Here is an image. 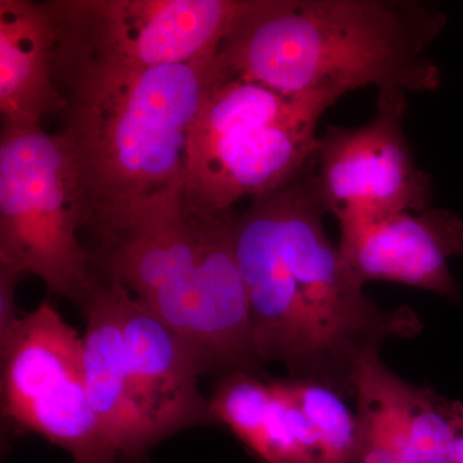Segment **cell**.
I'll use <instances>...</instances> for the list:
<instances>
[{"label":"cell","instance_id":"cell-1","mask_svg":"<svg viewBox=\"0 0 463 463\" xmlns=\"http://www.w3.org/2000/svg\"><path fill=\"white\" fill-rule=\"evenodd\" d=\"M56 33L58 134L78 175L83 227L102 240L183 196L188 136L214 79L215 56L139 67L94 50L57 24Z\"/></svg>","mask_w":463,"mask_h":463},{"label":"cell","instance_id":"cell-2","mask_svg":"<svg viewBox=\"0 0 463 463\" xmlns=\"http://www.w3.org/2000/svg\"><path fill=\"white\" fill-rule=\"evenodd\" d=\"M447 20L422 0H259L218 48L214 69L288 96L430 93L443 74L429 50Z\"/></svg>","mask_w":463,"mask_h":463},{"label":"cell","instance_id":"cell-3","mask_svg":"<svg viewBox=\"0 0 463 463\" xmlns=\"http://www.w3.org/2000/svg\"><path fill=\"white\" fill-rule=\"evenodd\" d=\"M336 94H288L214 75L190 130L183 199L192 214L233 212L285 187L315 164L322 115Z\"/></svg>","mask_w":463,"mask_h":463},{"label":"cell","instance_id":"cell-4","mask_svg":"<svg viewBox=\"0 0 463 463\" xmlns=\"http://www.w3.org/2000/svg\"><path fill=\"white\" fill-rule=\"evenodd\" d=\"M83 225V197L62 137L2 121L0 265L38 277L52 294L81 307L99 279L93 252L78 237Z\"/></svg>","mask_w":463,"mask_h":463},{"label":"cell","instance_id":"cell-5","mask_svg":"<svg viewBox=\"0 0 463 463\" xmlns=\"http://www.w3.org/2000/svg\"><path fill=\"white\" fill-rule=\"evenodd\" d=\"M315 166L316 163L268 197L282 257L321 350L330 389L352 398L362 359L380 352L386 340L417 336L423 325L410 307L385 309L350 281L339 248L325 227L328 213L317 185Z\"/></svg>","mask_w":463,"mask_h":463},{"label":"cell","instance_id":"cell-6","mask_svg":"<svg viewBox=\"0 0 463 463\" xmlns=\"http://www.w3.org/2000/svg\"><path fill=\"white\" fill-rule=\"evenodd\" d=\"M2 355V412L62 448L74 463H120L85 385L83 336L50 301L18 322Z\"/></svg>","mask_w":463,"mask_h":463},{"label":"cell","instance_id":"cell-7","mask_svg":"<svg viewBox=\"0 0 463 463\" xmlns=\"http://www.w3.org/2000/svg\"><path fill=\"white\" fill-rule=\"evenodd\" d=\"M407 93L381 90L368 123L328 125L319 136L315 175L328 214L340 225L373 223L430 209L434 184L416 164L404 133Z\"/></svg>","mask_w":463,"mask_h":463},{"label":"cell","instance_id":"cell-8","mask_svg":"<svg viewBox=\"0 0 463 463\" xmlns=\"http://www.w3.org/2000/svg\"><path fill=\"white\" fill-rule=\"evenodd\" d=\"M57 26L130 65H183L215 56L259 0H52Z\"/></svg>","mask_w":463,"mask_h":463},{"label":"cell","instance_id":"cell-9","mask_svg":"<svg viewBox=\"0 0 463 463\" xmlns=\"http://www.w3.org/2000/svg\"><path fill=\"white\" fill-rule=\"evenodd\" d=\"M236 219L234 212L222 215L199 260L142 300L187 344L203 374L254 373L260 364L237 260Z\"/></svg>","mask_w":463,"mask_h":463},{"label":"cell","instance_id":"cell-10","mask_svg":"<svg viewBox=\"0 0 463 463\" xmlns=\"http://www.w3.org/2000/svg\"><path fill=\"white\" fill-rule=\"evenodd\" d=\"M236 254L260 364H281L291 380L330 388L327 368L279 246L269 197L251 200L236 219Z\"/></svg>","mask_w":463,"mask_h":463},{"label":"cell","instance_id":"cell-11","mask_svg":"<svg viewBox=\"0 0 463 463\" xmlns=\"http://www.w3.org/2000/svg\"><path fill=\"white\" fill-rule=\"evenodd\" d=\"M341 263L350 281H386L459 298L449 260L463 255V219L446 209L403 213L373 223L340 225Z\"/></svg>","mask_w":463,"mask_h":463},{"label":"cell","instance_id":"cell-12","mask_svg":"<svg viewBox=\"0 0 463 463\" xmlns=\"http://www.w3.org/2000/svg\"><path fill=\"white\" fill-rule=\"evenodd\" d=\"M120 310L134 394L158 443L184 429L214 422L199 389L203 368L187 344L121 285Z\"/></svg>","mask_w":463,"mask_h":463},{"label":"cell","instance_id":"cell-13","mask_svg":"<svg viewBox=\"0 0 463 463\" xmlns=\"http://www.w3.org/2000/svg\"><path fill=\"white\" fill-rule=\"evenodd\" d=\"M83 361L91 410L120 463H143L158 443L134 394L121 328L120 285L99 277L80 307Z\"/></svg>","mask_w":463,"mask_h":463},{"label":"cell","instance_id":"cell-14","mask_svg":"<svg viewBox=\"0 0 463 463\" xmlns=\"http://www.w3.org/2000/svg\"><path fill=\"white\" fill-rule=\"evenodd\" d=\"M56 24L48 2L0 0V111L2 121L41 125L60 115L53 81Z\"/></svg>","mask_w":463,"mask_h":463},{"label":"cell","instance_id":"cell-15","mask_svg":"<svg viewBox=\"0 0 463 463\" xmlns=\"http://www.w3.org/2000/svg\"><path fill=\"white\" fill-rule=\"evenodd\" d=\"M402 377L380 352L365 355L354 376L358 447L353 463H407Z\"/></svg>","mask_w":463,"mask_h":463},{"label":"cell","instance_id":"cell-16","mask_svg":"<svg viewBox=\"0 0 463 463\" xmlns=\"http://www.w3.org/2000/svg\"><path fill=\"white\" fill-rule=\"evenodd\" d=\"M407 463H456V438L447 413V399L429 386L402 379Z\"/></svg>","mask_w":463,"mask_h":463},{"label":"cell","instance_id":"cell-17","mask_svg":"<svg viewBox=\"0 0 463 463\" xmlns=\"http://www.w3.org/2000/svg\"><path fill=\"white\" fill-rule=\"evenodd\" d=\"M318 440V462L353 463L358 447V419L334 390L307 380L286 381Z\"/></svg>","mask_w":463,"mask_h":463},{"label":"cell","instance_id":"cell-18","mask_svg":"<svg viewBox=\"0 0 463 463\" xmlns=\"http://www.w3.org/2000/svg\"><path fill=\"white\" fill-rule=\"evenodd\" d=\"M270 401V383L252 373L240 371L225 374L209 404L215 421L223 422L259 456L263 449Z\"/></svg>","mask_w":463,"mask_h":463},{"label":"cell","instance_id":"cell-19","mask_svg":"<svg viewBox=\"0 0 463 463\" xmlns=\"http://www.w3.org/2000/svg\"><path fill=\"white\" fill-rule=\"evenodd\" d=\"M270 383L272 401L260 457L267 463H317L318 440L286 381Z\"/></svg>","mask_w":463,"mask_h":463},{"label":"cell","instance_id":"cell-20","mask_svg":"<svg viewBox=\"0 0 463 463\" xmlns=\"http://www.w3.org/2000/svg\"><path fill=\"white\" fill-rule=\"evenodd\" d=\"M20 274L0 265V346L5 345L23 317L18 316L16 288Z\"/></svg>","mask_w":463,"mask_h":463},{"label":"cell","instance_id":"cell-21","mask_svg":"<svg viewBox=\"0 0 463 463\" xmlns=\"http://www.w3.org/2000/svg\"><path fill=\"white\" fill-rule=\"evenodd\" d=\"M447 413L456 438V463H463V403L447 399Z\"/></svg>","mask_w":463,"mask_h":463}]
</instances>
